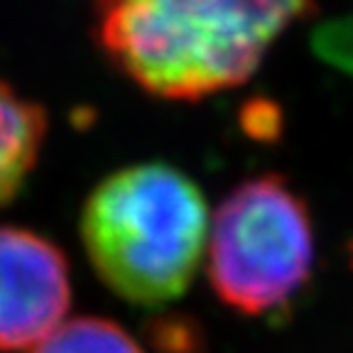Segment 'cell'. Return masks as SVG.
Masks as SVG:
<instances>
[{
  "label": "cell",
  "mask_w": 353,
  "mask_h": 353,
  "mask_svg": "<svg viewBox=\"0 0 353 353\" xmlns=\"http://www.w3.org/2000/svg\"><path fill=\"white\" fill-rule=\"evenodd\" d=\"M316 0H94L96 42L123 77L165 101L245 83Z\"/></svg>",
  "instance_id": "cell-1"
},
{
  "label": "cell",
  "mask_w": 353,
  "mask_h": 353,
  "mask_svg": "<svg viewBox=\"0 0 353 353\" xmlns=\"http://www.w3.org/2000/svg\"><path fill=\"white\" fill-rule=\"evenodd\" d=\"M81 241L118 297L167 304L187 292L206 253V199L192 176L165 162L123 167L83 201Z\"/></svg>",
  "instance_id": "cell-2"
},
{
  "label": "cell",
  "mask_w": 353,
  "mask_h": 353,
  "mask_svg": "<svg viewBox=\"0 0 353 353\" xmlns=\"http://www.w3.org/2000/svg\"><path fill=\"white\" fill-rule=\"evenodd\" d=\"M206 265L211 287L226 307L245 316L285 309L314 268L307 201L280 174L241 182L214 216Z\"/></svg>",
  "instance_id": "cell-3"
},
{
  "label": "cell",
  "mask_w": 353,
  "mask_h": 353,
  "mask_svg": "<svg viewBox=\"0 0 353 353\" xmlns=\"http://www.w3.org/2000/svg\"><path fill=\"white\" fill-rule=\"evenodd\" d=\"M69 263L50 238L0 226V353L32 351L64 321Z\"/></svg>",
  "instance_id": "cell-4"
},
{
  "label": "cell",
  "mask_w": 353,
  "mask_h": 353,
  "mask_svg": "<svg viewBox=\"0 0 353 353\" xmlns=\"http://www.w3.org/2000/svg\"><path fill=\"white\" fill-rule=\"evenodd\" d=\"M47 138V113L0 79V209L34 170Z\"/></svg>",
  "instance_id": "cell-5"
},
{
  "label": "cell",
  "mask_w": 353,
  "mask_h": 353,
  "mask_svg": "<svg viewBox=\"0 0 353 353\" xmlns=\"http://www.w3.org/2000/svg\"><path fill=\"white\" fill-rule=\"evenodd\" d=\"M32 353H143L123 326L99 316L61 321Z\"/></svg>",
  "instance_id": "cell-6"
},
{
  "label": "cell",
  "mask_w": 353,
  "mask_h": 353,
  "mask_svg": "<svg viewBox=\"0 0 353 353\" xmlns=\"http://www.w3.org/2000/svg\"><path fill=\"white\" fill-rule=\"evenodd\" d=\"M316 44L326 59L353 72V22H336V25L324 28Z\"/></svg>",
  "instance_id": "cell-7"
}]
</instances>
